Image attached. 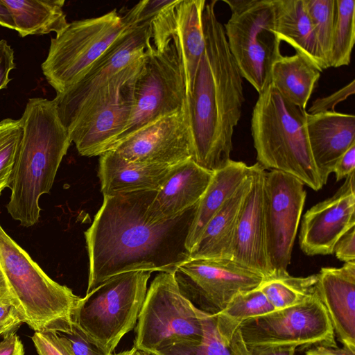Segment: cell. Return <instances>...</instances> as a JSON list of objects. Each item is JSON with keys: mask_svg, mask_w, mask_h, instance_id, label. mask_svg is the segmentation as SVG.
<instances>
[{"mask_svg": "<svg viewBox=\"0 0 355 355\" xmlns=\"http://www.w3.org/2000/svg\"><path fill=\"white\" fill-rule=\"evenodd\" d=\"M157 192L103 196L85 232L89 256L87 293L129 272H175L190 259L186 241L197 205L171 219L156 220L148 209Z\"/></svg>", "mask_w": 355, "mask_h": 355, "instance_id": "cell-1", "label": "cell"}, {"mask_svg": "<svg viewBox=\"0 0 355 355\" xmlns=\"http://www.w3.org/2000/svg\"><path fill=\"white\" fill-rule=\"evenodd\" d=\"M216 1L202 12L205 47L188 96L194 161L211 171L230 160L234 128L245 101L242 76L230 53Z\"/></svg>", "mask_w": 355, "mask_h": 355, "instance_id": "cell-2", "label": "cell"}, {"mask_svg": "<svg viewBox=\"0 0 355 355\" xmlns=\"http://www.w3.org/2000/svg\"><path fill=\"white\" fill-rule=\"evenodd\" d=\"M19 119L23 132L6 209L21 225L31 227L39 220L40 198L50 193L71 141L53 99L29 98Z\"/></svg>", "mask_w": 355, "mask_h": 355, "instance_id": "cell-3", "label": "cell"}, {"mask_svg": "<svg viewBox=\"0 0 355 355\" xmlns=\"http://www.w3.org/2000/svg\"><path fill=\"white\" fill-rule=\"evenodd\" d=\"M306 114L270 83L259 94L254 106L251 133L257 163L262 168L291 175L318 191L324 184L308 140Z\"/></svg>", "mask_w": 355, "mask_h": 355, "instance_id": "cell-4", "label": "cell"}, {"mask_svg": "<svg viewBox=\"0 0 355 355\" xmlns=\"http://www.w3.org/2000/svg\"><path fill=\"white\" fill-rule=\"evenodd\" d=\"M0 273L6 292L35 332H62L80 297L51 279L0 225Z\"/></svg>", "mask_w": 355, "mask_h": 355, "instance_id": "cell-5", "label": "cell"}, {"mask_svg": "<svg viewBox=\"0 0 355 355\" xmlns=\"http://www.w3.org/2000/svg\"><path fill=\"white\" fill-rule=\"evenodd\" d=\"M137 25L131 8L123 15L116 9L101 16L76 20L51 40L41 65L56 94L78 82L111 45L130 27Z\"/></svg>", "mask_w": 355, "mask_h": 355, "instance_id": "cell-6", "label": "cell"}, {"mask_svg": "<svg viewBox=\"0 0 355 355\" xmlns=\"http://www.w3.org/2000/svg\"><path fill=\"white\" fill-rule=\"evenodd\" d=\"M151 272H129L103 282L80 297L73 320L113 354L122 338L136 327Z\"/></svg>", "mask_w": 355, "mask_h": 355, "instance_id": "cell-7", "label": "cell"}, {"mask_svg": "<svg viewBox=\"0 0 355 355\" xmlns=\"http://www.w3.org/2000/svg\"><path fill=\"white\" fill-rule=\"evenodd\" d=\"M175 272H159L147 290L135 327L133 347L151 355L173 343L197 341L209 313L181 292Z\"/></svg>", "mask_w": 355, "mask_h": 355, "instance_id": "cell-8", "label": "cell"}, {"mask_svg": "<svg viewBox=\"0 0 355 355\" xmlns=\"http://www.w3.org/2000/svg\"><path fill=\"white\" fill-rule=\"evenodd\" d=\"M144 56L117 73L64 125L80 155L93 157L108 151L126 128Z\"/></svg>", "mask_w": 355, "mask_h": 355, "instance_id": "cell-9", "label": "cell"}, {"mask_svg": "<svg viewBox=\"0 0 355 355\" xmlns=\"http://www.w3.org/2000/svg\"><path fill=\"white\" fill-rule=\"evenodd\" d=\"M232 14L224 24L230 53L242 76L259 94L270 84L282 55L272 0H223Z\"/></svg>", "mask_w": 355, "mask_h": 355, "instance_id": "cell-10", "label": "cell"}, {"mask_svg": "<svg viewBox=\"0 0 355 355\" xmlns=\"http://www.w3.org/2000/svg\"><path fill=\"white\" fill-rule=\"evenodd\" d=\"M134 98L130 120L111 148L138 130L187 104L184 68L174 39L161 51H156L152 44L146 49L135 81Z\"/></svg>", "mask_w": 355, "mask_h": 355, "instance_id": "cell-11", "label": "cell"}, {"mask_svg": "<svg viewBox=\"0 0 355 355\" xmlns=\"http://www.w3.org/2000/svg\"><path fill=\"white\" fill-rule=\"evenodd\" d=\"M240 329L248 347H337L331 322L317 292L302 303L248 319L241 323Z\"/></svg>", "mask_w": 355, "mask_h": 355, "instance_id": "cell-12", "label": "cell"}, {"mask_svg": "<svg viewBox=\"0 0 355 355\" xmlns=\"http://www.w3.org/2000/svg\"><path fill=\"white\" fill-rule=\"evenodd\" d=\"M174 274L182 294L209 314L222 311L238 293L257 288L264 278L231 259H189Z\"/></svg>", "mask_w": 355, "mask_h": 355, "instance_id": "cell-13", "label": "cell"}, {"mask_svg": "<svg viewBox=\"0 0 355 355\" xmlns=\"http://www.w3.org/2000/svg\"><path fill=\"white\" fill-rule=\"evenodd\" d=\"M304 186L288 173L277 170L265 173L264 219L268 256L272 272L286 271L291 263L306 196Z\"/></svg>", "mask_w": 355, "mask_h": 355, "instance_id": "cell-14", "label": "cell"}, {"mask_svg": "<svg viewBox=\"0 0 355 355\" xmlns=\"http://www.w3.org/2000/svg\"><path fill=\"white\" fill-rule=\"evenodd\" d=\"M110 150L130 162L148 164L173 166L194 160L188 101L180 110L138 130Z\"/></svg>", "mask_w": 355, "mask_h": 355, "instance_id": "cell-15", "label": "cell"}, {"mask_svg": "<svg viewBox=\"0 0 355 355\" xmlns=\"http://www.w3.org/2000/svg\"><path fill=\"white\" fill-rule=\"evenodd\" d=\"M151 45L148 23L128 28L75 85L53 99L59 117L67 123L80 107L112 78L141 59Z\"/></svg>", "mask_w": 355, "mask_h": 355, "instance_id": "cell-16", "label": "cell"}, {"mask_svg": "<svg viewBox=\"0 0 355 355\" xmlns=\"http://www.w3.org/2000/svg\"><path fill=\"white\" fill-rule=\"evenodd\" d=\"M354 172L331 196L311 207L302 217L299 236L308 256L334 253L338 241L355 227Z\"/></svg>", "mask_w": 355, "mask_h": 355, "instance_id": "cell-17", "label": "cell"}, {"mask_svg": "<svg viewBox=\"0 0 355 355\" xmlns=\"http://www.w3.org/2000/svg\"><path fill=\"white\" fill-rule=\"evenodd\" d=\"M265 173L257 162L251 166V185L238 218L231 259L267 277L272 271L268 256L264 219Z\"/></svg>", "mask_w": 355, "mask_h": 355, "instance_id": "cell-18", "label": "cell"}, {"mask_svg": "<svg viewBox=\"0 0 355 355\" xmlns=\"http://www.w3.org/2000/svg\"><path fill=\"white\" fill-rule=\"evenodd\" d=\"M317 275V295L334 334L343 345L355 350V261L323 267Z\"/></svg>", "mask_w": 355, "mask_h": 355, "instance_id": "cell-19", "label": "cell"}, {"mask_svg": "<svg viewBox=\"0 0 355 355\" xmlns=\"http://www.w3.org/2000/svg\"><path fill=\"white\" fill-rule=\"evenodd\" d=\"M305 124L313 159L324 185L338 159L355 144V116L336 111L307 112Z\"/></svg>", "mask_w": 355, "mask_h": 355, "instance_id": "cell-20", "label": "cell"}, {"mask_svg": "<svg viewBox=\"0 0 355 355\" xmlns=\"http://www.w3.org/2000/svg\"><path fill=\"white\" fill-rule=\"evenodd\" d=\"M214 171L189 159L173 167L152 200L148 212L156 220L171 219L197 205L213 177Z\"/></svg>", "mask_w": 355, "mask_h": 355, "instance_id": "cell-21", "label": "cell"}, {"mask_svg": "<svg viewBox=\"0 0 355 355\" xmlns=\"http://www.w3.org/2000/svg\"><path fill=\"white\" fill-rule=\"evenodd\" d=\"M173 166L130 162L112 150L100 155L98 177L103 196L159 191Z\"/></svg>", "mask_w": 355, "mask_h": 355, "instance_id": "cell-22", "label": "cell"}, {"mask_svg": "<svg viewBox=\"0 0 355 355\" xmlns=\"http://www.w3.org/2000/svg\"><path fill=\"white\" fill-rule=\"evenodd\" d=\"M251 182L250 166L249 175L207 223L190 259H231L238 218Z\"/></svg>", "mask_w": 355, "mask_h": 355, "instance_id": "cell-23", "label": "cell"}, {"mask_svg": "<svg viewBox=\"0 0 355 355\" xmlns=\"http://www.w3.org/2000/svg\"><path fill=\"white\" fill-rule=\"evenodd\" d=\"M240 324L219 313L208 314L201 340L173 343L151 355H250Z\"/></svg>", "mask_w": 355, "mask_h": 355, "instance_id": "cell-24", "label": "cell"}, {"mask_svg": "<svg viewBox=\"0 0 355 355\" xmlns=\"http://www.w3.org/2000/svg\"><path fill=\"white\" fill-rule=\"evenodd\" d=\"M250 173V166L232 159L224 167L214 171L209 184L196 205L186 241L189 252L198 243L209 220L236 191Z\"/></svg>", "mask_w": 355, "mask_h": 355, "instance_id": "cell-25", "label": "cell"}, {"mask_svg": "<svg viewBox=\"0 0 355 355\" xmlns=\"http://www.w3.org/2000/svg\"><path fill=\"white\" fill-rule=\"evenodd\" d=\"M275 32L296 52L306 58L320 71L327 69L321 56L304 0H272Z\"/></svg>", "mask_w": 355, "mask_h": 355, "instance_id": "cell-26", "label": "cell"}, {"mask_svg": "<svg viewBox=\"0 0 355 355\" xmlns=\"http://www.w3.org/2000/svg\"><path fill=\"white\" fill-rule=\"evenodd\" d=\"M205 0H180L175 8V40L181 54L188 96L192 92L196 72L205 51L202 12Z\"/></svg>", "mask_w": 355, "mask_h": 355, "instance_id": "cell-27", "label": "cell"}, {"mask_svg": "<svg viewBox=\"0 0 355 355\" xmlns=\"http://www.w3.org/2000/svg\"><path fill=\"white\" fill-rule=\"evenodd\" d=\"M320 71L300 53L281 55L273 64L270 83L286 100L306 109Z\"/></svg>", "mask_w": 355, "mask_h": 355, "instance_id": "cell-28", "label": "cell"}, {"mask_svg": "<svg viewBox=\"0 0 355 355\" xmlns=\"http://www.w3.org/2000/svg\"><path fill=\"white\" fill-rule=\"evenodd\" d=\"M21 37L60 33L68 25L64 0H3Z\"/></svg>", "mask_w": 355, "mask_h": 355, "instance_id": "cell-29", "label": "cell"}, {"mask_svg": "<svg viewBox=\"0 0 355 355\" xmlns=\"http://www.w3.org/2000/svg\"><path fill=\"white\" fill-rule=\"evenodd\" d=\"M317 282V274L293 277L286 270L264 277L258 288L275 310H278L302 303L314 296Z\"/></svg>", "mask_w": 355, "mask_h": 355, "instance_id": "cell-30", "label": "cell"}, {"mask_svg": "<svg viewBox=\"0 0 355 355\" xmlns=\"http://www.w3.org/2000/svg\"><path fill=\"white\" fill-rule=\"evenodd\" d=\"M180 0H144L132 9L137 25L150 26L153 47L161 51L168 46L175 34V8Z\"/></svg>", "mask_w": 355, "mask_h": 355, "instance_id": "cell-31", "label": "cell"}, {"mask_svg": "<svg viewBox=\"0 0 355 355\" xmlns=\"http://www.w3.org/2000/svg\"><path fill=\"white\" fill-rule=\"evenodd\" d=\"M354 41L355 1L336 0L329 67L337 68L350 63Z\"/></svg>", "mask_w": 355, "mask_h": 355, "instance_id": "cell-32", "label": "cell"}, {"mask_svg": "<svg viewBox=\"0 0 355 355\" xmlns=\"http://www.w3.org/2000/svg\"><path fill=\"white\" fill-rule=\"evenodd\" d=\"M304 2L321 56L329 68L336 15V0H304Z\"/></svg>", "mask_w": 355, "mask_h": 355, "instance_id": "cell-33", "label": "cell"}, {"mask_svg": "<svg viewBox=\"0 0 355 355\" xmlns=\"http://www.w3.org/2000/svg\"><path fill=\"white\" fill-rule=\"evenodd\" d=\"M22 132L20 119L8 118L0 121V196L10 185Z\"/></svg>", "mask_w": 355, "mask_h": 355, "instance_id": "cell-34", "label": "cell"}, {"mask_svg": "<svg viewBox=\"0 0 355 355\" xmlns=\"http://www.w3.org/2000/svg\"><path fill=\"white\" fill-rule=\"evenodd\" d=\"M275 310L264 294L257 288L238 293L219 313L241 324L248 319L261 316Z\"/></svg>", "mask_w": 355, "mask_h": 355, "instance_id": "cell-35", "label": "cell"}, {"mask_svg": "<svg viewBox=\"0 0 355 355\" xmlns=\"http://www.w3.org/2000/svg\"><path fill=\"white\" fill-rule=\"evenodd\" d=\"M67 343L73 355H113L106 352L75 321L61 333H58Z\"/></svg>", "mask_w": 355, "mask_h": 355, "instance_id": "cell-36", "label": "cell"}, {"mask_svg": "<svg viewBox=\"0 0 355 355\" xmlns=\"http://www.w3.org/2000/svg\"><path fill=\"white\" fill-rule=\"evenodd\" d=\"M31 339L38 355H73L67 343L57 332L36 331Z\"/></svg>", "mask_w": 355, "mask_h": 355, "instance_id": "cell-37", "label": "cell"}, {"mask_svg": "<svg viewBox=\"0 0 355 355\" xmlns=\"http://www.w3.org/2000/svg\"><path fill=\"white\" fill-rule=\"evenodd\" d=\"M24 323L8 297L5 288L0 295V336L16 331Z\"/></svg>", "mask_w": 355, "mask_h": 355, "instance_id": "cell-38", "label": "cell"}, {"mask_svg": "<svg viewBox=\"0 0 355 355\" xmlns=\"http://www.w3.org/2000/svg\"><path fill=\"white\" fill-rule=\"evenodd\" d=\"M354 80L329 96L315 99L309 108V114L335 111V107L349 96L354 94Z\"/></svg>", "mask_w": 355, "mask_h": 355, "instance_id": "cell-39", "label": "cell"}, {"mask_svg": "<svg viewBox=\"0 0 355 355\" xmlns=\"http://www.w3.org/2000/svg\"><path fill=\"white\" fill-rule=\"evenodd\" d=\"M16 67L14 51L5 40H0V90L7 87L11 80L10 72Z\"/></svg>", "mask_w": 355, "mask_h": 355, "instance_id": "cell-40", "label": "cell"}, {"mask_svg": "<svg viewBox=\"0 0 355 355\" xmlns=\"http://www.w3.org/2000/svg\"><path fill=\"white\" fill-rule=\"evenodd\" d=\"M334 253L344 263L355 261V228L347 232L336 243Z\"/></svg>", "mask_w": 355, "mask_h": 355, "instance_id": "cell-41", "label": "cell"}, {"mask_svg": "<svg viewBox=\"0 0 355 355\" xmlns=\"http://www.w3.org/2000/svg\"><path fill=\"white\" fill-rule=\"evenodd\" d=\"M355 169V144L352 145L336 161L333 173L336 181L345 179L354 172Z\"/></svg>", "mask_w": 355, "mask_h": 355, "instance_id": "cell-42", "label": "cell"}, {"mask_svg": "<svg viewBox=\"0 0 355 355\" xmlns=\"http://www.w3.org/2000/svg\"><path fill=\"white\" fill-rule=\"evenodd\" d=\"M250 355H295L294 345H257L248 347Z\"/></svg>", "mask_w": 355, "mask_h": 355, "instance_id": "cell-43", "label": "cell"}, {"mask_svg": "<svg viewBox=\"0 0 355 355\" xmlns=\"http://www.w3.org/2000/svg\"><path fill=\"white\" fill-rule=\"evenodd\" d=\"M0 355H24V345L16 332L3 336L0 342Z\"/></svg>", "mask_w": 355, "mask_h": 355, "instance_id": "cell-44", "label": "cell"}, {"mask_svg": "<svg viewBox=\"0 0 355 355\" xmlns=\"http://www.w3.org/2000/svg\"><path fill=\"white\" fill-rule=\"evenodd\" d=\"M305 355H355V350L343 345L342 347L318 345L310 347Z\"/></svg>", "mask_w": 355, "mask_h": 355, "instance_id": "cell-45", "label": "cell"}, {"mask_svg": "<svg viewBox=\"0 0 355 355\" xmlns=\"http://www.w3.org/2000/svg\"><path fill=\"white\" fill-rule=\"evenodd\" d=\"M0 26L12 30L16 28L11 11L3 0H0Z\"/></svg>", "mask_w": 355, "mask_h": 355, "instance_id": "cell-46", "label": "cell"}, {"mask_svg": "<svg viewBox=\"0 0 355 355\" xmlns=\"http://www.w3.org/2000/svg\"><path fill=\"white\" fill-rule=\"evenodd\" d=\"M136 350L137 349L132 347V348L130 349L122 351L118 354H113V355H134Z\"/></svg>", "mask_w": 355, "mask_h": 355, "instance_id": "cell-47", "label": "cell"}, {"mask_svg": "<svg viewBox=\"0 0 355 355\" xmlns=\"http://www.w3.org/2000/svg\"><path fill=\"white\" fill-rule=\"evenodd\" d=\"M4 286V284H3V278H2V276L0 273V289L1 288H3Z\"/></svg>", "mask_w": 355, "mask_h": 355, "instance_id": "cell-48", "label": "cell"}, {"mask_svg": "<svg viewBox=\"0 0 355 355\" xmlns=\"http://www.w3.org/2000/svg\"><path fill=\"white\" fill-rule=\"evenodd\" d=\"M134 355H145V354L139 351L136 350Z\"/></svg>", "mask_w": 355, "mask_h": 355, "instance_id": "cell-49", "label": "cell"}, {"mask_svg": "<svg viewBox=\"0 0 355 355\" xmlns=\"http://www.w3.org/2000/svg\"><path fill=\"white\" fill-rule=\"evenodd\" d=\"M3 289H4V286L0 289V295H1V293L3 291Z\"/></svg>", "mask_w": 355, "mask_h": 355, "instance_id": "cell-50", "label": "cell"}]
</instances>
